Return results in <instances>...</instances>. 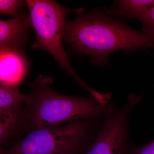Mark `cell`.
I'll return each instance as SVG.
<instances>
[{
	"label": "cell",
	"instance_id": "12",
	"mask_svg": "<svg viewBox=\"0 0 154 154\" xmlns=\"http://www.w3.org/2000/svg\"><path fill=\"white\" fill-rule=\"evenodd\" d=\"M26 4L20 0H0V14H7L14 17L19 15V11Z\"/></svg>",
	"mask_w": 154,
	"mask_h": 154
},
{
	"label": "cell",
	"instance_id": "5",
	"mask_svg": "<svg viewBox=\"0 0 154 154\" xmlns=\"http://www.w3.org/2000/svg\"><path fill=\"white\" fill-rule=\"evenodd\" d=\"M145 94H131L125 105L116 107L104 116L96 134L83 154H126L131 114Z\"/></svg>",
	"mask_w": 154,
	"mask_h": 154
},
{
	"label": "cell",
	"instance_id": "13",
	"mask_svg": "<svg viewBox=\"0 0 154 154\" xmlns=\"http://www.w3.org/2000/svg\"><path fill=\"white\" fill-rule=\"evenodd\" d=\"M126 154H154V138L145 145L138 146L132 142L128 144Z\"/></svg>",
	"mask_w": 154,
	"mask_h": 154
},
{
	"label": "cell",
	"instance_id": "14",
	"mask_svg": "<svg viewBox=\"0 0 154 154\" xmlns=\"http://www.w3.org/2000/svg\"><path fill=\"white\" fill-rule=\"evenodd\" d=\"M81 152H74L68 154H80Z\"/></svg>",
	"mask_w": 154,
	"mask_h": 154
},
{
	"label": "cell",
	"instance_id": "9",
	"mask_svg": "<svg viewBox=\"0 0 154 154\" xmlns=\"http://www.w3.org/2000/svg\"><path fill=\"white\" fill-rule=\"evenodd\" d=\"M109 15L138 20L143 25V31L151 36L154 43V5L146 11L140 13L123 12L116 7H112L107 10Z\"/></svg>",
	"mask_w": 154,
	"mask_h": 154
},
{
	"label": "cell",
	"instance_id": "6",
	"mask_svg": "<svg viewBox=\"0 0 154 154\" xmlns=\"http://www.w3.org/2000/svg\"><path fill=\"white\" fill-rule=\"evenodd\" d=\"M30 26L29 17L23 12L9 20H0V53L21 51Z\"/></svg>",
	"mask_w": 154,
	"mask_h": 154
},
{
	"label": "cell",
	"instance_id": "11",
	"mask_svg": "<svg viewBox=\"0 0 154 154\" xmlns=\"http://www.w3.org/2000/svg\"><path fill=\"white\" fill-rule=\"evenodd\" d=\"M118 10L136 13L143 12L154 5V0H119L115 2Z\"/></svg>",
	"mask_w": 154,
	"mask_h": 154
},
{
	"label": "cell",
	"instance_id": "10",
	"mask_svg": "<svg viewBox=\"0 0 154 154\" xmlns=\"http://www.w3.org/2000/svg\"><path fill=\"white\" fill-rule=\"evenodd\" d=\"M17 110H0V141L10 134L18 122Z\"/></svg>",
	"mask_w": 154,
	"mask_h": 154
},
{
	"label": "cell",
	"instance_id": "1",
	"mask_svg": "<svg viewBox=\"0 0 154 154\" xmlns=\"http://www.w3.org/2000/svg\"><path fill=\"white\" fill-rule=\"evenodd\" d=\"M63 39L75 53L88 56L91 63L102 67L107 66L108 57L116 51L128 54L154 48L148 34L133 30L122 20L111 19L98 10L66 21Z\"/></svg>",
	"mask_w": 154,
	"mask_h": 154
},
{
	"label": "cell",
	"instance_id": "8",
	"mask_svg": "<svg viewBox=\"0 0 154 154\" xmlns=\"http://www.w3.org/2000/svg\"><path fill=\"white\" fill-rule=\"evenodd\" d=\"M29 95L22 94L17 84L0 83V110H18L27 104Z\"/></svg>",
	"mask_w": 154,
	"mask_h": 154
},
{
	"label": "cell",
	"instance_id": "2",
	"mask_svg": "<svg viewBox=\"0 0 154 154\" xmlns=\"http://www.w3.org/2000/svg\"><path fill=\"white\" fill-rule=\"evenodd\" d=\"M52 80L40 75L31 84L27 104L30 108L32 130L59 126L75 120H88L110 113L113 103L103 105L93 97L84 98L58 94L50 87Z\"/></svg>",
	"mask_w": 154,
	"mask_h": 154
},
{
	"label": "cell",
	"instance_id": "16",
	"mask_svg": "<svg viewBox=\"0 0 154 154\" xmlns=\"http://www.w3.org/2000/svg\"><path fill=\"white\" fill-rule=\"evenodd\" d=\"M1 14H0V16H1Z\"/></svg>",
	"mask_w": 154,
	"mask_h": 154
},
{
	"label": "cell",
	"instance_id": "7",
	"mask_svg": "<svg viewBox=\"0 0 154 154\" xmlns=\"http://www.w3.org/2000/svg\"><path fill=\"white\" fill-rule=\"evenodd\" d=\"M27 67L21 51L0 53V83L18 85L25 76Z\"/></svg>",
	"mask_w": 154,
	"mask_h": 154
},
{
	"label": "cell",
	"instance_id": "3",
	"mask_svg": "<svg viewBox=\"0 0 154 154\" xmlns=\"http://www.w3.org/2000/svg\"><path fill=\"white\" fill-rule=\"evenodd\" d=\"M103 116L32 130L8 154H68L82 152L92 141Z\"/></svg>",
	"mask_w": 154,
	"mask_h": 154
},
{
	"label": "cell",
	"instance_id": "4",
	"mask_svg": "<svg viewBox=\"0 0 154 154\" xmlns=\"http://www.w3.org/2000/svg\"><path fill=\"white\" fill-rule=\"evenodd\" d=\"M26 2L30 11V26L36 35V41L31 48L47 51L69 76L85 89L88 85L75 72L62 42L67 15L70 13L82 14L84 9L66 8L49 0H28Z\"/></svg>",
	"mask_w": 154,
	"mask_h": 154
},
{
	"label": "cell",
	"instance_id": "15",
	"mask_svg": "<svg viewBox=\"0 0 154 154\" xmlns=\"http://www.w3.org/2000/svg\"><path fill=\"white\" fill-rule=\"evenodd\" d=\"M3 152V149L1 148V146H0V154L2 153Z\"/></svg>",
	"mask_w": 154,
	"mask_h": 154
}]
</instances>
